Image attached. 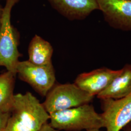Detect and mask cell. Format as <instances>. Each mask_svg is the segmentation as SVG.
Instances as JSON below:
<instances>
[{"label":"cell","mask_w":131,"mask_h":131,"mask_svg":"<svg viewBox=\"0 0 131 131\" xmlns=\"http://www.w3.org/2000/svg\"><path fill=\"white\" fill-rule=\"evenodd\" d=\"M39 131H58V130L52 127L50 123H47L42 127Z\"/></svg>","instance_id":"obj_14"},{"label":"cell","mask_w":131,"mask_h":131,"mask_svg":"<svg viewBox=\"0 0 131 131\" xmlns=\"http://www.w3.org/2000/svg\"><path fill=\"white\" fill-rule=\"evenodd\" d=\"M63 16L70 20L86 18L93 11L99 10L97 0H48Z\"/></svg>","instance_id":"obj_9"},{"label":"cell","mask_w":131,"mask_h":131,"mask_svg":"<svg viewBox=\"0 0 131 131\" xmlns=\"http://www.w3.org/2000/svg\"><path fill=\"white\" fill-rule=\"evenodd\" d=\"M19 0H6L3 8L0 26V67L16 74L21 54L19 52V34L11 22V11Z\"/></svg>","instance_id":"obj_3"},{"label":"cell","mask_w":131,"mask_h":131,"mask_svg":"<svg viewBox=\"0 0 131 131\" xmlns=\"http://www.w3.org/2000/svg\"><path fill=\"white\" fill-rule=\"evenodd\" d=\"M11 112L0 110V131H5Z\"/></svg>","instance_id":"obj_13"},{"label":"cell","mask_w":131,"mask_h":131,"mask_svg":"<svg viewBox=\"0 0 131 131\" xmlns=\"http://www.w3.org/2000/svg\"><path fill=\"white\" fill-rule=\"evenodd\" d=\"M99 10L111 27L131 31V0H97Z\"/></svg>","instance_id":"obj_7"},{"label":"cell","mask_w":131,"mask_h":131,"mask_svg":"<svg viewBox=\"0 0 131 131\" xmlns=\"http://www.w3.org/2000/svg\"><path fill=\"white\" fill-rule=\"evenodd\" d=\"M16 74L19 78L30 84L42 96H46L55 85L56 77L53 66L34 65L28 60L19 61Z\"/></svg>","instance_id":"obj_5"},{"label":"cell","mask_w":131,"mask_h":131,"mask_svg":"<svg viewBox=\"0 0 131 131\" xmlns=\"http://www.w3.org/2000/svg\"><path fill=\"white\" fill-rule=\"evenodd\" d=\"M100 101L106 131H121L131 122V93L119 99Z\"/></svg>","instance_id":"obj_6"},{"label":"cell","mask_w":131,"mask_h":131,"mask_svg":"<svg viewBox=\"0 0 131 131\" xmlns=\"http://www.w3.org/2000/svg\"><path fill=\"white\" fill-rule=\"evenodd\" d=\"M121 71V69L113 70L102 67L80 74L74 83L86 93L95 97L105 89Z\"/></svg>","instance_id":"obj_8"},{"label":"cell","mask_w":131,"mask_h":131,"mask_svg":"<svg viewBox=\"0 0 131 131\" xmlns=\"http://www.w3.org/2000/svg\"><path fill=\"white\" fill-rule=\"evenodd\" d=\"M50 118L42 103L31 92L16 94L5 131H39Z\"/></svg>","instance_id":"obj_1"},{"label":"cell","mask_w":131,"mask_h":131,"mask_svg":"<svg viewBox=\"0 0 131 131\" xmlns=\"http://www.w3.org/2000/svg\"><path fill=\"white\" fill-rule=\"evenodd\" d=\"M6 71L0 74V110L11 112L14 103L15 76Z\"/></svg>","instance_id":"obj_12"},{"label":"cell","mask_w":131,"mask_h":131,"mask_svg":"<svg viewBox=\"0 0 131 131\" xmlns=\"http://www.w3.org/2000/svg\"><path fill=\"white\" fill-rule=\"evenodd\" d=\"M86 131H102L100 129H90V130H87Z\"/></svg>","instance_id":"obj_17"},{"label":"cell","mask_w":131,"mask_h":131,"mask_svg":"<svg viewBox=\"0 0 131 131\" xmlns=\"http://www.w3.org/2000/svg\"><path fill=\"white\" fill-rule=\"evenodd\" d=\"M53 52V48L50 42L38 35H35L29 45L28 60L36 65H52Z\"/></svg>","instance_id":"obj_11"},{"label":"cell","mask_w":131,"mask_h":131,"mask_svg":"<svg viewBox=\"0 0 131 131\" xmlns=\"http://www.w3.org/2000/svg\"><path fill=\"white\" fill-rule=\"evenodd\" d=\"M45 97L42 104L49 114L88 104L94 98L74 83L54 85Z\"/></svg>","instance_id":"obj_4"},{"label":"cell","mask_w":131,"mask_h":131,"mask_svg":"<svg viewBox=\"0 0 131 131\" xmlns=\"http://www.w3.org/2000/svg\"><path fill=\"white\" fill-rule=\"evenodd\" d=\"M3 7L1 6L0 4V26H1V18H2V15L3 12Z\"/></svg>","instance_id":"obj_16"},{"label":"cell","mask_w":131,"mask_h":131,"mask_svg":"<svg viewBox=\"0 0 131 131\" xmlns=\"http://www.w3.org/2000/svg\"><path fill=\"white\" fill-rule=\"evenodd\" d=\"M123 131H131V122H130L128 124H127L126 126L123 129Z\"/></svg>","instance_id":"obj_15"},{"label":"cell","mask_w":131,"mask_h":131,"mask_svg":"<svg viewBox=\"0 0 131 131\" xmlns=\"http://www.w3.org/2000/svg\"><path fill=\"white\" fill-rule=\"evenodd\" d=\"M50 124L58 130L80 131L105 127L101 114L89 103L50 114Z\"/></svg>","instance_id":"obj_2"},{"label":"cell","mask_w":131,"mask_h":131,"mask_svg":"<svg viewBox=\"0 0 131 131\" xmlns=\"http://www.w3.org/2000/svg\"><path fill=\"white\" fill-rule=\"evenodd\" d=\"M131 93V64H126L107 87L97 96V98L119 99Z\"/></svg>","instance_id":"obj_10"}]
</instances>
